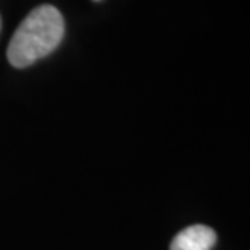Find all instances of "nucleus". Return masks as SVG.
<instances>
[{
	"instance_id": "1",
	"label": "nucleus",
	"mask_w": 250,
	"mask_h": 250,
	"mask_svg": "<svg viewBox=\"0 0 250 250\" xmlns=\"http://www.w3.org/2000/svg\"><path fill=\"white\" fill-rule=\"evenodd\" d=\"M65 36V21L54 5L34 8L15 31L7 49V58L15 68L31 66L50 55Z\"/></svg>"
},
{
	"instance_id": "2",
	"label": "nucleus",
	"mask_w": 250,
	"mask_h": 250,
	"mask_svg": "<svg viewBox=\"0 0 250 250\" xmlns=\"http://www.w3.org/2000/svg\"><path fill=\"white\" fill-rule=\"evenodd\" d=\"M215 242L216 232L211 228L194 225L176 234L169 250H211Z\"/></svg>"
}]
</instances>
